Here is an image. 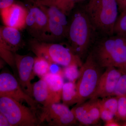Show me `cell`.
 I'll list each match as a JSON object with an SVG mask.
<instances>
[{
	"mask_svg": "<svg viewBox=\"0 0 126 126\" xmlns=\"http://www.w3.org/2000/svg\"><path fill=\"white\" fill-rule=\"evenodd\" d=\"M105 126H121L117 122L115 121L114 119L110 120L106 122Z\"/></svg>",
	"mask_w": 126,
	"mask_h": 126,
	"instance_id": "cell-31",
	"label": "cell"
},
{
	"mask_svg": "<svg viewBox=\"0 0 126 126\" xmlns=\"http://www.w3.org/2000/svg\"><path fill=\"white\" fill-rule=\"evenodd\" d=\"M101 105L99 98L76 106L71 110L77 121L82 125L89 126L96 124L101 118Z\"/></svg>",
	"mask_w": 126,
	"mask_h": 126,
	"instance_id": "cell-11",
	"label": "cell"
},
{
	"mask_svg": "<svg viewBox=\"0 0 126 126\" xmlns=\"http://www.w3.org/2000/svg\"><path fill=\"white\" fill-rule=\"evenodd\" d=\"M14 4V0H0V11L8 8Z\"/></svg>",
	"mask_w": 126,
	"mask_h": 126,
	"instance_id": "cell-27",
	"label": "cell"
},
{
	"mask_svg": "<svg viewBox=\"0 0 126 126\" xmlns=\"http://www.w3.org/2000/svg\"><path fill=\"white\" fill-rule=\"evenodd\" d=\"M113 96L126 97V74H122L116 86Z\"/></svg>",
	"mask_w": 126,
	"mask_h": 126,
	"instance_id": "cell-24",
	"label": "cell"
},
{
	"mask_svg": "<svg viewBox=\"0 0 126 126\" xmlns=\"http://www.w3.org/2000/svg\"><path fill=\"white\" fill-rule=\"evenodd\" d=\"M84 0H59L53 4L57 6L66 15L69 14L74 8L75 4Z\"/></svg>",
	"mask_w": 126,
	"mask_h": 126,
	"instance_id": "cell-23",
	"label": "cell"
},
{
	"mask_svg": "<svg viewBox=\"0 0 126 126\" xmlns=\"http://www.w3.org/2000/svg\"><path fill=\"white\" fill-rule=\"evenodd\" d=\"M119 12L126 10V0H117Z\"/></svg>",
	"mask_w": 126,
	"mask_h": 126,
	"instance_id": "cell-29",
	"label": "cell"
},
{
	"mask_svg": "<svg viewBox=\"0 0 126 126\" xmlns=\"http://www.w3.org/2000/svg\"><path fill=\"white\" fill-rule=\"evenodd\" d=\"M118 108L117 116L122 118H126V97H118Z\"/></svg>",
	"mask_w": 126,
	"mask_h": 126,
	"instance_id": "cell-25",
	"label": "cell"
},
{
	"mask_svg": "<svg viewBox=\"0 0 126 126\" xmlns=\"http://www.w3.org/2000/svg\"><path fill=\"white\" fill-rule=\"evenodd\" d=\"M78 97L77 86L74 82L65 83L63 86L62 94L63 103L69 107L78 103Z\"/></svg>",
	"mask_w": 126,
	"mask_h": 126,
	"instance_id": "cell-18",
	"label": "cell"
},
{
	"mask_svg": "<svg viewBox=\"0 0 126 126\" xmlns=\"http://www.w3.org/2000/svg\"><path fill=\"white\" fill-rule=\"evenodd\" d=\"M102 107L107 109L113 113L115 116H117L118 108V98L117 97H109L102 98L100 100Z\"/></svg>",
	"mask_w": 126,
	"mask_h": 126,
	"instance_id": "cell-21",
	"label": "cell"
},
{
	"mask_svg": "<svg viewBox=\"0 0 126 126\" xmlns=\"http://www.w3.org/2000/svg\"><path fill=\"white\" fill-rule=\"evenodd\" d=\"M33 96L37 102L43 106L48 105L49 93L47 83L41 78L33 84Z\"/></svg>",
	"mask_w": 126,
	"mask_h": 126,
	"instance_id": "cell-17",
	"label": "cell"
},
{
	"mask_svg": "<svg viewBox=\"0 0 126 126\" xmlns=\"http://www.w3.org/2000/svg\"><path fill=\"white\" fill-rule=\"evenodd\" d=\"M0 96L9 97L21 103H26L36 112L38 108L39 103L25 92L16 77L8 72L0 74Z\"/></svg>",
	"mask_w": 126,
	"mask_h": 126,
	"instance_id": "cell-9",
	"label": "cell"
},
{
	"mask_svg": "<svg viewBox=\"0 0 126 126\" xmlns=\"http://www.w3.org/2000/svg\"><path fill=\"white\" fill-rule=\"evenodd\" d=\"M122 73L126 74V62L121 67L118 68Z\"/></svg>",
	"mask_w": 126,
	"mask_h": 126,
	"instance_id": "cell-32",
	"label": "cell"
},
{
	"mask_svg": "<svg viewBox=\"0 0 126 126\" xmlns=\"http://www.w3.org/2000/svg\"><path fill=\"white\" fill-rule=\"evenodd\" d=\"M5 63H6L4 61V60H3L1 58L0 59V68L1 69L2 68L4 67V66L5 65Z\"/></svg>",
	"mask_w": 126,
	"mask_h": 126,
	"instance_id": "cell-33",
	"label": "cell"
},
{
	"mask_svg": "<svg viewBox=\"0 0 126 126\" xmlns=\"http://www.w3.org/2000/svg\"><path fill=\"white\" fill-rule=\"evenodd\" d=\"M114 34L126 36V10L120 13L114 28Z\"/></svg>",
	"mask_w": 126,
	"mask_h": 126,
	"instance_id": "cell-20",
	"label": "cell"
},
{
	"mask_svg": "<svg viewBox=\"0 0 126 126\" xmlns=\"http://www.w3.org/2000/svg\"><path fill=\"white\" fill-rule=\"evenodd\" d=\"M78 66L70 65L65 67L63 69V76L67 79L70 82H75L77 80L79 75V71L78 70Z\"/></svg>",
	"mask_w": 126,
	"mask_h": 126,
	"instance_id": "cell-22",
	"label": "cell"
},
{
	"mask_svg": "<svg viewBox=\"0 0 126 126\" xmlns=\"http://www.w3.org/2000/svg\"><path fill=\"white\" fill-rule=\"evenodd\" d=\"M115 115L110 111L104 108L101 106V118L104 122H108L113 119Z\"/></svg>",
	"mask_w": 126,
	"mask_h": 126,
	"instance_id": "cell-26",
	"label": "cell"
},
{
	"mask_svg": "<svg viewBox=\"0 0 126 126\" xmlns=\"http://www.w3.org/2000/svg\"><path fill=\"white\" fill-rule=\"evenodd\" d=\"M0 112L12 126H38L41 123L37 112L11 98L0 96Z\"/></svg>",
	"mask_w": 126,
	"mask_h": 126,
	"instance_id": "cell-6",
	"label": "cell"
},
{
	"mask_svg": "<svg viewBox=\"0 0 126 126\" xmlns=\"http://www.w3.org/2000/svg\"><path fill=\"white\" fill-rule=\"evenodd\" d=\"M20 30L16 28L4 26L0 29V45L14 53L24 46Z\"/></svg>",
	"mask_w": 126,
	"mask_h": 126,
	"instance_id": "cell-15",
	"label": "cell"
},
{
	"mask_svg": "<svg viewBox=\"0 0 126 126\" xmlns=\"http://www.w3.org/2000/svg\"><path fill=\"white\" fill-rule=\"evenodd\" d=\"M42 78L47 83L49 90L48 105L60 102L62 100V90L64 83L62 71L60 70L54 73L49 72Z\"/></svg>",
	"mask_w": 126,
	"mask_h": 126,
	"instance_id": "cell-16",
	"label": "cell"
},
{
	"mask_svg": "<svg viewBox=\"0 0 126 126\" xmlns=\"http://www.w3.org/2000/svg\"><path fill=\"white\" fill-rule=\"evenodd\" d=\"M69 21L68 44L81 59L86 55L97 33L83 8L74 11Z\"/></svg>",
	"mask_w": 126,
	"mask_h": 126,
	"instance_id": "cell-1",
	"label": "cell"
},
{
	"mask_svg": "<svg viewBox=\"0 0 126 126\" xmlns=\"http://www.w3.org/2000/svg\"><path fill=\"white\" fill-rule=\"evenodd\" d=\"M91 52L101 67H121L126 62V36H104L96 42Z\"/></svg>",
	"mask_w": 126,
	"mask_h": 126,
	"instance_id": "cell-3",
	"label": "cell"
},
{
	"mask_svg": "<svg viewBox=\"0 0 126 126\" xmlns=\"http://www.w3.org/2000/svg\"><path fill=\"white\" fill-rule=\"evenodd\" d=\"M29 44L30 50L36 56L44 58L51 63L64 67L76 65L80 68L83 64L68 43H50L34 38Z\"/></svg>",
	"mask_w": 126,
	"mask_h": 126,
	"instance_id": "cell-4",
	"label": "cell"
},
{
	"mask_svg": "<svg viewBox=\"0 0 126 126\" xmlns=\"http://www.w3.org/2000/svg\"><path fill=\"white\" fill-rule=\"evenodd\" d=\"M14 55L18 82L25 92L33 98L31 81L35 76L33 70L34 58L30 55H21L16 53Z\"/></svg>",
	"mask_w": 126,
	"mask_h": 126,
	"instance_id": "cell-10",
	"label": "cell"
},
{
	"mask_svg": "<svg viewBox=\"0 0 126 126\" xmlns=\"http://www.w3.org/2000/svg\"><path fill=\"white\" fill-rule=\"evenodd\" d=\"M37 4L45 12L48 16L46 29L38 39L55 43L66 38L69 25L67 15L55 5Z\"/></svg>",
	"mask_w": 126,
	"mask_h": 126,
	"instance_id": "cell-7",
	"label": "cell"
},
{
	"mask_svg": "<svg viewBox=\"0 0 126 126\" xmlns=\"http://www.w3.org/2000/svg\"><path fill=\"white\" fill-rule=\"evenodd\" d=\"M52 63L46 59L40 56L34 58L33 70L35 75L40 78L50 72Z\"/></svg>",
	"mask_w": 126,
	"mask_h": 126,
	"instance_id": "cell-19",
	"label": "cell"
},
{
	"mask_svg": "<svg viewBox=\"0 0 126 126\" xmlns=\"http://www.w3.org/2000/svg\"><path fill=\"white\" fill-rule=\"evenodd\" d=\"M0 126H12L7 118L0 112Z\"/></svg>",
	"mask_w": 126,
	"mask_h": 126,
	"instance_id": "cell-28",
	"label": "cell"
},
{
	"mask_svg": "<svg viewBox=\"0 0 126 126\" xmlns=\"http://www.w3.org/2000/svg\"><path fill=\"white\" fill-rule=\"evenodd\" d=\"M122 74L118 68L113 67L106 68V71L101 76L96 92L90 99L113 96Z\"/></svg>",
	"mask_w": 126,
	"mask_h": 126,
	"instance_id": "cell-12",
	"label": "cell"
},
{
	"mask_svg": "<svg viewBox=\"0 0 126 126\" xmlns=\"http://www.w3.org/2000/svg\"><path fill=\"white\" fill-rule=\"evenodd\" d=\"M37 114L41 124L46 122L48 126H67L77 123V119L72 110L63 103L39 106Z\"/></svg>",
	"mask_w": 126,
	"mask_h": 126,
	"instance_id": "cell-8",
	"label": "cell"
},
{
	"mask_svg": "<svg viewBox=\"0 0 126 126\" xmlns=\"http://www.w3.org/2000/svg\"><path fill=\"white\" fill-rule=\"evenodd\" d=\"M28 10L14 3L8 8L0 11L2 22L5 26L21 30L26 27Z\"/></svg>",
	"mask_w": 126,
	"mask_h": 126,
	"instance_id": "cell-14",
	"label": "cell"
},
{
	"mask_svg": "<svg viewBox=\"0 0 126 126\" xmlns=\"http://www.w3.org/2000/svg\"><path fill=\"white\" fill-rule=\"evenodd\" d=\"M59 0H37V3L44 5L53 4Z\"/></svg>",
	"mask_w": 126,
	"mask_h": 126,
	"instance_id": "cell-30",
	"label": "cell"
},
{
	"mask_svg": "<svg viewBox=\"0 0 126 126\" xmlns=\"http://www.w3.org/2000/svg\"><path fill=\"white\" fill-rule=\"evenodd\" d=\"M83 8L96 32L104 36L114 34L119 12L117 0H89Z\"/></svg>",
	"mask_w": 126,
	"mask_h": 126,
	"instance_id": "cell-2",
	"label": "cell"
},
{
	"mask_svg": "<svg viewBox=\"0 0 126 126\" xmlns=\"http://www.w3.org/2000/svg\"><path fill=\"white\" fill-rule=\"evenodd\" d=\"M102 68L90 52L79 70L76 84L78 100L76 106L81 105L93 96L102 74Z\"/></svg>",
	"mask_w": 126,
	"mask_h": 126,
	"instance_id": "cell-5",
	"label": "cell"
},
{
	"mask_svg": "<svg viewBox=\"0 0 126 126\" xmlns=\"http://www.w3.org/2000/svg\"><path fill=\"white\" fill-rule=\"evenodd\" d=\"M36 4L27 9L26 27L34 38L39 39L47 27L48 16L45 12Z\"/></svg>",
	"mask_w": 126,
	"mask_h": 126,
	"instance_id": "cell-13",
	"label": "cell"
}]
</instances>
